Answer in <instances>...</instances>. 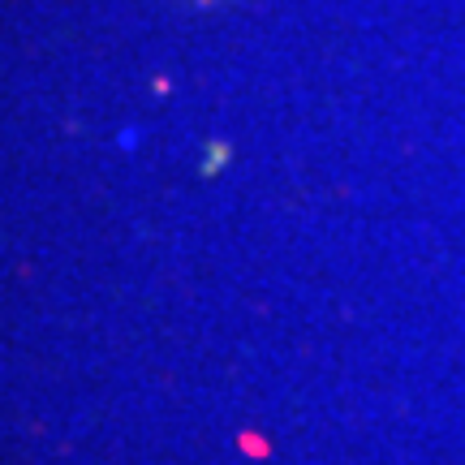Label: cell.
Returning a JSON list of instances; mask_svg holds the SVG:
<instances>
[{
  "label": "cell",
  "instance_id": "obj_1",
  "mask_svg": "<svg viewBox=\"0 0 465 465\" xmlns=\"http://www.w3.org/2000/svg\"><path fill=\"white\" fill-rule=\"evenodd\" d=\"M229 160V143H212V147L203 151V177H216L220 168Z\"/></svg>",
  "mask_w": 465,
  "mask_h": 465
}]
</instances>
